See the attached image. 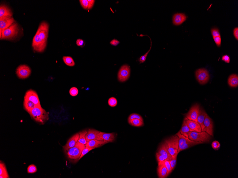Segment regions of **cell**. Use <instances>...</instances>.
I'll return each mask as SVG.
<instances>
[{"label":"cell","mask_w":238,"mask_h":178,"mask_svg":"<svg viewBox=\"0 0 238 178\" xmlns=\"http://www.w3.org/2000/svg\"><path fill=\"white\" fill-rule=\"evenodd\" d=\"M117 100L114 97L110 98L108 100V104L111 107H115L117 105Z\"/></svg>","instance_id":"33"},{"label":"cell","mask_w":238,"mask_h":178,"mask_svg":"<svg viewBox=\"0 0 238 178\" xmlns=\"http://www.w3.org/2000/svg\"><path fill=\"white\" fill-rule=\"evenodd\" d=\"M120 43V42L117 40V39H114L111 41L110 44L112 45L116 46L118 45Z\"/></svg>","instance_id":"46"},{"label":"cell","mask_w":238,"mask_h":178,"mask_svg":"<svg viewBox=\"0 0 238 178\" xmlns=\"http://www.w3.org/2000/svg\"><path fill=\"white\" fill-rule=\"evenodd\" d=\"M81 5L85 9L89 10V4L87 0H80Z\"/></svg>","instance_id":"35"},{"label":"cell","mask_w":238,"mask_h":178,"mask_svg":"<svg viewBox=\"0 0 238 178\" xmlns=\"http://www.w3.org/2000/svg\"><path fill=\"white\" fill-rule=\"evenodd\" d=\"M177 155H175V157H172V159L170 161V163L171 164V166L173 170L175 169L176 164H177Z\"/></svg>","instance_id":"38"},{"label":"cell","mask_w":238,"mask_h":178,"mask_svg":"<svg viewBox=\"0 0 238 178\" xmlns=\"http://www.w3.org/2000/svg\"><path fill=\"white\" fill-rule=\"evenodd\" d=\"M134 119H140L142 121L144 122L142 116L139 114L136 113H133L131 114L129 116L128 119V121L129 122L130 121Z\"/></svg>","instance_id":"32"},{"label":"cell","mask_w":238,"mask_h":178,"mask_svg":"<svg viewBox=\"0 0 238 178\" xmlns=\"http://www.w3.org/2000/svg\"><path fill=\"white\" fill-rule=\"evenodd\" d=\"M64 62L70 67H74L75 65L74 59L71 57L64 56L63 58Z\"/></svg>","instance_id":"31"},{"label":"cell","mask_w":238,"mask_h":178,"mask_svg":"<svg viewBox=\"0 0 238 178\" xmlns=\"http://www.w3.org/2000/svg\"><path fill=\"white\" fill-rule=\"evenodd\" d=\"M164 164L165 165H166L167 170V177L173 171V169H172L171 167V165L170 163V161L168 160H166L164 161Z\"/></svg>","instance_id":"37"},{"label":"cell","mask_w":238,"mask_h":178,"mask_svg":"<svg viewBox=\"0 0 238 178\" xmlns=\"http://www.w3.org/2000/svg\"><path fill=\"white\" fill-rule=\"evenodd\" d=\"M200 109L199 105L198 104L194 105L186 115V118L190 120L198 122V117Z\"/></svg>","instance_id":"13"},{"label":"cell","mask_w":238,"mask_h":178,"mask_svg":"<svg viewBox=\"0 0 238 178\" xmlns=\"http://www.w3.org/2000/svg\"><path fill=\"white\" fill-rule=\"evenodd\" d=\"M180 132L182 135L188 138V133L190 132V130H189V127L186 124L185 118L183 122L182 127Z\"/></svg>","instance_id":"28"},{"label":"cell","mask_w":238,"mask_h":178,"mask_svg":"<svg viewBox=\"0 0 238 178\" xmlns=\"http://www.w3.org/2000/svg\"><path fill=\"white\" fill-rule=\"evenodd\" d=\"M37 171L36 167L33 164L31 165L27 169V172L29 173H33L36 172Z\"/></svg>","instance_id":"36"},{"label":"cell","mask_w":238,"mask_h":178,"mask_svg":"<svg viewBox=\"0 0 238 178\" xmlns=\"http://www.w3.org/2000/svg\"><path fill=\"white\" fill-rule=\"evenodd\" d=\"M28 113L35 121L41 124H44L48 120V113L41 106L35 108Z\"/></svg>","instance_id":"3"},{"label":"cell","mask_w":238,"mask_h":178,"mask_svg":"<svg viewBox=\"0 0 238 178\" xmlns=\"http://www.w3.org/2000/svg\"><path fill=\"white\" fill-rule=\"evenodd\" d=\"M211 146L213 149H215V150H217L220 148V144L219 142L215 141L212 143Z\"/></svg>","instance_id":"43"},{"label":"cell","mask_w":238,"mask_h":178,"mask_svg":"<svg viewBox=\"0 0 238 178\" xmlns=\"http://www.w3.org/2000/svg\"><path fill=\"white\" fill-rule=\"evenodd\" d=\"M76 44L77 46L82 47L84 46L85 45L84 41L83 39H77L76 41Z\"/></svg>","instance_id":"44"},{"label":"cell","mask_w":238,"mask_h":178,"mask_svg":"<svg viewBox=\"0 0 238 178\" xmlns=\"http://www.w3.org/2000/svg\"><path fill=\"white\" fill-rule=\"evenodd\" d=\"M100 135L103 141L109 143H113L115 141L117 134L114 133H106L100 131Z\"/></svg>","instance_id":"18"},{"label":"cell","mask_w":238,"mask_h":178,"mask_svg":"<svg viewBox=\"0 0 238 178\" xmlns=\"http://www.w3.org/2000/svg\"><path fill=\"white\" fill-rule=\"evenodd\" d=\"M188 138L193 141L203 143L209 142L211 139L210 135L205 132L202 131L201 132L196 131L190 132L188 133Z\"/></svg>","instance_id":"8"},{"label":"cell","mask_w":238,"mask_h":178,"mask_svg":"<svg viewBox=\"0 0 238 178\" xmlns=\"http://www.w3.org/2000/svg\"><path fill=\"white\" fill-rule=\"evenodd\" d=\"M195 76L198 82L202 85L206 84L210 79L209 72L205 69H198L195 72Z\"/></svg>","instance_id":"9"},{"label":"cell","mask_w":238,"mask_h":178,"mask_svg":"<svg viewBox=\"0 0 238 178\" xmlns=\"http://www.w3.org/2000/svg\"><path fill=\"white\" fill-rule=\"evenodd\" d=\"M24 109L28 113L35 108L39 107L30 101L26 100H24Z\"/></svg>","instance_id":"26"},{"label":"cell","mask_w":238,"mask_h":178,"mask_svg":"<svg viewBox=\"0 0 238 178\" xmlns=\"http://www.w3.org/2000/svg\"><path fill=\"white\" fill-rule=\"evenodd\" d=\"M211 32L213 38V37L220 36L219 30L217 28H212L211 30Z\"/></svg>","instance_id":"41"},{"label":"cell","mask_w":238,"mask_h":178,"mask_svg":"<svg viewBox=\"0 0 238 178\" xmlns=\"http://www.w3.org/2000/svg\"><path fill=\"white\" fill-rule=\"evenodd\" d=\"M131 69L129 66L125 65L121 67L118 72V79L119 81L124 82L129 79L130 75Z\"/></svg>","instance_id":"10"},{"label":"cell","mask_w":238,"mask_h":178,"mask_svg":"<svg viewBox=\"0 0 238 178\" xmlns=\"http://www.w3.org/2000/svg\"><path fill=\"white\" fill-rule=\"evenodd\" d=\"M15 20L12 17H6L0 18V32L6 29L14 23Z\"/></svg>","instance_id":"14"},{"label":"cell","mask_w":238,"mask_h":178,"mask_svg":"<svg viewBox=\"0 0 238 178\" xmlns=\"http://www.w3.org/2000/svg\"><path fill=\"white\" fill-rule=\"evenodd\" d=\"M178 140L179 138L177 135H175L165 140L168 146L169 152L172 157L178 155V152L179 147Z\"/></svg>","instance_id":"7"},{"label":"cell","mask_w":238,"mask_h":178,"mask_svg":"<svg viewBox=\"0 0 238 178\" xmlns=\"http://www.w3.org/2000/svg\"><path fill=\"white\" fill-rule=\"evenodd\" d=\"M88 1L89 2V10H90L93 7L95 1H94V0H88Z\"/></svg>","instance_id":"47"},{"label":"cell","mask_w":238,"mask_h":178,"mask_svg":"<svg viewBox=\"0 0 238 178\" xmlns=\"http://www.w3.org/2000/svg\"><path fill=\"white\" fill-rule=\"evenodd\" d=\"M19 27L17 23H14L10 27L0 32L1 39H12L15 38L18 34Z\"/></svg>","instance_id":"6"},{"label":"cell","mask_w":238,"mask_h":178,"mask_svg":"<svg viewBox=\"0 0 238 178\" xmlns=\"http://www.w3.org/2000/svg\"><path fill=\"white\" fill-rule=\"evenodd\" d=\"M16 74L18 77L21 79L27 78L31 74V70L26 65L19 66L16 69Z\"/></svg>","instance_id":"11"},{"label":"cell","mask_w":238,"mask_h":178,"mask_svg":"<svg viewBox=\"0 0 238 178\" xmlns=\"http://www.w3.org/2000/svg\"><path fill=\"white\" fill-rule=\"evenodd\" d=\"M177 135L178 138V144H179V147L178 152V154L181 151L186 150L190 147L195 146V145L204 143L201 142L194 141L189 139V138H187L184 135L181 134L180 131L176 134Z\"/></svg>","instance_id":"4"},{"label":"cell","mask_w":238,"mask_h":178,"mask_svg":"<svg viewBox=\"0 0 238 178\" xmlns=\"http://www.w3.org/2000/svg\"><path fill=\"white\" fill-rule=\"evenodd\" d=\"M204 128L203 132H205L211 136H213V124L212 120L206 115L204 122Z\"/></svg>","instance_id":"16"},{"label":"cell","mask_w":238,"mask_h":178,"mask_svg":"<svg viewBox=\"0 0 238 178\" xmlns=\"http://www.w3.org/2000/svg\"><path fill=\"white\" fill-rule=\"evenodd\" d=\"M79 138V133L75 134L68 140L65 146H63V149H69L74 147L78 142Z\"/></svg>","instance_id":"21"},{"label":"cell","mask_w":238,"mask_h":178,"mask_svg":"<svg viewBox=\"0 0 238 178\" xmlns=\"http://www.w3.org/2000/svg\"><path fill=\"white\" fill-rule=\"evenodd\" d=\"M107 143H108L107 142L94 139L87 142L85 146L90 148L94 149L104 146Z\"/></svg>","instance_id":"22"},{"label":"cell","mask_w":238,"mask_h":178,"mask_svg":"<svg viewBox=\"0 0 238 178\" xmlns=\"http://www.w3.org/2000/svg\"><path fill=\"white\" fill-rule=\"evenodd\" d=\"M100 131L95 129H90L87 130V133L85 136L86 140L87 142L90 140L96 139L100 141H103L101 139L100 135Z\"/></svg>","instance_id":"15"},{"label":"cell","mask_w":238,"mask_h":178,"mask_svg":"<svg viewBox=\"0 0 238 178\" xmlns=\"http://www.w3.org/2000/svg\"><path fill=\"white\" fill-rule=\"evenodd\" d=\"M213 39L215 42V43L218 47H220L221 45V36H219L217 37H213Z\"/></svg>","instance_id":"42"},{"label":"cell","mask_w":238,"mask_h":178,"mask_svg":"<svg viewBox=\"0 0 238 178\" xmlns=\"http://www.w3.org/2000/svg\"><path fill=\"white\" fill-rule=\"evenodd\" d=\"M167 170L164 164V161L158 162L157 174L159 178L167 177Z\"/></svg>","instance_id":"19"},{"label":"cell","mask_w":238,"mask_h":178,"mask_svg":"<svg viewBox=\"0 0 238 178\" xmlns=\"http://www.w3.org/2000/svg\"><path fill=\"white\" fill-rule=\"evenodd\" d=\"M187 125L189 127L190 132L196 131L198 132H202V127L199 123L198 122L188 119L185 118Z\"/></svg>","instance_id":"17"},{"label":"cell","mask_w":238,"mask_h":178,"mask_svg":"<svg viewBox=\"0 0 238 178\" xmlns=\"http://www.w3.org/2000/svg\"><path fill=\"white\" fill-rule=\"evenodd\" d=\"M0 178H10L7 171L6 170V165L1 161V163H0Z\"/></svg>","instance_id":"27"},{"label":"cell","mask_w":238,"mask_h":178,"mask_svg":"<svg viewBox=\"0 0 238 178\" xmlns=\"http://www.w3.org/2000/svg\"><path fill=\"white\" fill-rule=\"evenodd\" d=\"M79 138L78 140V142L81 143L86 145L87 144V142L86 140L85 136L87 133V131L86 130H84L79 132Z\"/></svg>","instance_id":"29"},{"label":"cell","mask_w":238,"mask_h":178,"mask_svg":"<svg viewBox=\"0 0 238 178\" xmlns=\"http://www.w3.org/2000/svg\"><path fill=\"white\" fill-rule=\"evenodd\" d=\"M129 124L134 127H140L144 126V122L138 119H134L128 122Z\"/></svg>","instance_id":"30"},{"label":"cell","mask_w":238,"mask_h":178,"mask_svg":"<svg viewBox=\"0 0 238 178\" xmlns=\"http://www.w3.org/2000/svg\"><path fill=\"white\" fill-rule=\"evenodd\" d=\"M228 84L230 87H236L238 85V76L236 74H233L229 77Z\"/></svg>","instance_id":"25"},{"label":"cell","mask_w":238,"mask_h":178,"mask_svg":"<svg viewBox=\"0 0 238 178\" xmlns=\"http://www.w3.org/2000/svg\"><path fill=\"white\" fill-rule=\"evenodd\" d=\"M222 60L227 63L230 62V57L228 55H224L222 57Z\"/></svg>","instance_id":"45"},{"label":"cell","mask_w":238,"mask_h":178,"mask_svg":"<svg viewBox=\"0 0 238 178\" xmlns=\"http://www.w3.org/2000/svg\"><path fill=\"white\" fill-rule=\"evenodd\" d=\"M85 147V145L78 142L72 148L63 150L66 157L69 161L72 163H75L80 160L81 154Z\"/></svg>","instance_id":"2"},{"label":"cell","mask_w":238,"mask_h":178,"mask_svg":"<svg viewBox=\"0 0 238 178\" xmlns=\"http://www.w3.org/2000/svg\"><path fill=\"white\" fill-rule=\"evenodd\" d=\"M233 35H234V36L235 38L237 39V40H238V28H234L233 30Z\"/></svg>","instance_id":"48"},{"label":"cell","mask_w":238,"mask_h":178,"mask_svg":"<svg viewBox=\"0 0 238 178\" xmlns=\"http://www.w3.org/2000/svg\"><path fill=\"white\" fill-rule=\"evenodd\" d=\"M70 95L72 96H75L78 95L79 91L76 87H72L70 90Z\"/></svg>","instance_id":"39"},{"label":"cell","mask_w":238,"mask_h":178,"mask_svg":"<svg viewBox=\"0 0 238 178\" xmlns=\"http://www.w3.org/2000/svg\"><path fill=\"white\" fill-rule=\"evenodd\" d=\"M93 149H94L90 148L89 147L86 146L85 148L84 149H83L82 151V154H81V155L80 156V157L79 160H80L81 158L84 157V156L86 154H87L88 153H89L90 151L93 150Z\"/></svg>","instance_id":"40"},{"label":"cell","mask_w":238,"mask_h":178,"mask_svg":"<svg viewBox=\"0 0 238 178\" xmlns=\"http://www.w3.org/2000/svg\"><path fill=\"white\" fill-rule=\"evenodd\" d=\"M24 100L30 101L38 106H41L38 95L33 90H29L25 93Z\"/></svg>","instance_id":"12"},{"label":"cell","mask_w":238,"mask_h":178,"mask_svg":"<svg viewBox=\"0 0 238 178\" xmlns=\"http://www.w3.org/2000/svg\"><path fill=\"white\" fill-rule=\"evenodd\" d=\"M49 25L43 21L40 24L36 33L33 39L32 47L35 51L43 52L47 46Z\"/></svg>","instance_id":"1"},{"label":"cell","mask_w":238,"mask_h":178,"mask_svg":"<svg viewBox=\"0 0 238 178\" xmlns=\"http://www.w3.org/2000/svg\"><path fill=\"white\" fill-rule=\"evenodd\" d=\"M13 13L10 9L4 4L0 6V18L6 17H12Z\"/></svg>","instance_id":"23"},{"label":"cell","mask_w":238,"mask_h":178,"mask_svg":"<svg viewBox=\"0 0 238 178\" xmlns=\"http://www.w3.org/2000/svg\"><path fill=\"white\" fill-rule=\"evenodd\" d=\"M187 17L183 13H176L173 15V22L174 25H179L186 20Z\"/></svg>","instance_id":"20"},{"label":"cell","mask_w":238,"mask_h":178,"mask_svg":"<svg viewBox=\"0 0 238 178\" xmlns=\"http://www.w3.org/2000/svg\"><path fill=\"white\" fill-rule=\"evenodd\" d=\"M156 157L158 162H160L168 160L171 161L172 157L170 154L168 146L166 141L163 142L159 148Z\"/></svg>","instance_id":"5"},{"label":"cell","mask_w":238,"mask_h":178,"mask_svg":"<svg viewBox=\"0 0 238 178\" xmlns=\"http://www.w3.org/2000/svg\"><path fill=\"white\" fill-rule=\"evenodd\" d=\"M207 114L203 109H200L197 120L198 122L201 126L202 132L203 131L204 128V122Z\"/></svg>","instance_id":"24"},{"label":"cell","mask_w":238,"mask_h":178,"mask_svg":"<svg viewBox=\"0 0 238 178\" xmlns=\"http://www.w3.org/2000/svg\"><path fill=\"white\" fill-rule=\"evenodd\" d=\"M148 36L147 35H145ZM149 37V38L150 39L151 41V46L150 48V49H149V50H148V51L146 54H145L144 55L140 57V58L139 59V61L140 63H143L145 62V60H146V59L147 58V56L148 55V54H149V53L150 51V50L152 48V42L151 41V39L150 38V37L149 36H148Z\"/></svg>","instance_id":"34"}]
</instances>
